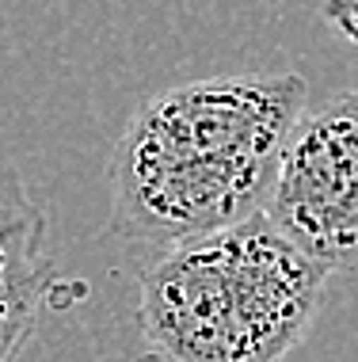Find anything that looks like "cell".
<instances>
[{
    "mask_svg": "<svg viewBox=\"0 0 358 362\" xmlns=\"http://www.w3.org/2000/svg\"><path fill=\"white\" fill-rule=\"evenodd\" d=\"M305 103L302 73H225L149 95L107 160L111 233L164 252L248 221Z\"/></svg>",
    "mask_w": 358,
    "mask_h": 362,
    "instance_id": "obj_1",
    "label": "cell"
},
{
    "mask_svg": "<svg viewBox=\"0 0 358 362\" xmlns=\"http://www.w3.org/2000/svg\"><path fill=\"white\" fill-rule=\"evenodd\" d=\"M328 271L263 210L164 248L138 282V328L164 362H286L309 339Z\"/></svg>",
    "mask_w": 358,
    "mask_h": 362,
    "instance_id": "obj_2",
    "label": "cell"
},
{
    "mask_svg": "<svg viewBox=\"0 0 358 362\" xmlns=\"http://www.w3.org/2000/svg\"><path fill=\"white\" fill-rule=\"evenodd\" d=\"M263 214L328 275H358V88L302 115Z\"/></svg>",
    "mask_w": 358,
    "mask_h": 362,
    "instance_id": "obj_3",
    "label": "cell"
},
{
    "mask_svg": "<svg viewBox=\"0 0 358 362\" xmlns=\"http://www.w3.org/2000/svg\"><path fill=\"white\" fill-rule=\"evenodd\" d=\"M50 290L46 210L23 175L0 160V362H19Z\"/></svg>",
    "mask_w": 358,
    "mask_h": 362,
    "instance_id": "obj_4",
    "label": "cell"
},
{
    "mask_svg": "<svg viewBox=\"0 0 358 362\" xmlns=\"http://www.w3.org/2000/svg\"><path fill=\"white\" fill-rule=\"evenodd\" d=\"M324 19L358 46V0H324Z\"/></svg>",
    "mask_w": 358,
    "mask_h": 362,
    "instance_id": "obj_5",
    "label": "cell"
},
{
    "mask_svg": "<svg viewBox=\"0 0 358 362\" xmlns=\"http://www.w3.org/2000/svg\"><path fill=\"white\" fill-rule=\"evenodd\" d=\"M141 362H164V358H157V355H145Z\"/></svg>",
    "mask_w": 358,
    "mask_h": 362,
    "instance_id": "obj_6",
    "label": "cell"
}]
</instances>
